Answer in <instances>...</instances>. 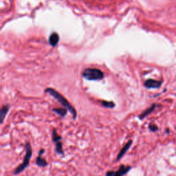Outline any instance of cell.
<instances>
[{
  "label": "cell",
  "mask_w": 176,
  "mask_h": 176,
  "mask_svg": "<svg viewBox=\"0 0 176 176\" xmlns=\"http://www.w3.org/2000/svg\"><path fill=\"white\" fill-rule=\"evenodd\" d=\"M45 92L46 93H48L50 96H52V97H54L58 102L60 103V104H61L63 106V108H66L67 110L70 112V113L72 114V118L73 119L75 120L77 116V110H75V108H74L72 105L68 102V101L65 98L63 97V95H61L59 92H58L57 90H55L53 88H49L46 89Z\"/></svg>",
  "instance_id": "1"
},
{
  "label": "cell",
  "mask_w": 176,
  "mask_h": 176,
  "mask_svg": "<svg viewBox=\"0 0 176 176\" xmlns=\"http://www.w3.org/2000/svg\"><path fill=\"white\" fill-rule=\"evenodd\" d=\"M25 149H26V154L23 158V162L21 164H19L15 170L14 171L13 174L14 175H18V174L21 173L23 172L26 168L28 167L30 164V160L31 159L32 155V149L30 142H26L25 145Z\"/></svg>",
  "instance_id": "2"
},
{
  "label": "cell",
  "mask_w": 176,
  "mask_h": 176,
  "mask_svg": "<svg viewBox=\"0 0 176 176\" xmlns=\"http://www.w3.org/2000/svg\"><path fill=\"white\" fill-rule=\"evenodd\" d=\"M82 76L88 81H101L104 78V73L98 68H86Z\"/></svg>",
  "instance_id": "3"
},
{
  "label": "cell",
  "mask_w": 176,
  "mask_h": 176,
  "mask_svg": "<svg viewBox=\"0 0 176 176\" xmlns=\"http://www.w3.org/2000/svg\"><path fill=\"white\" fill-rule=\"evenodd\" d=\"M131 169V166H126V165H121L117 171H110L106 173L105 176H124Z\"/></svg>",
  "instance_id": "4"
},
{
  "label": "cell",
  "mask_w": 176,
  "mask_h": 176,
  "mask_svg": "<svg viewBox=\"0 0 176 176\" xmlns=\"http://www.w3.org/2000/svg\"><path fill=\"white\" fill-rule=\"evenodd\" d=\"M162 82L154 79H147L144 83V86L147 89H158L161 87Z\"/></svg>",
  "instance_id": "5"
},
{
  "label": "cell",
  "mask_w": 176,
  "mask_h": 176,
  "mask_svg": "<svg viewBox=\"0 0 176 176\" xmlns=\"http://www.w3.org/2000/svg\"><path fill=\"white\" fill-rule=\"evenodd\" d=\"M44 152L45 150L43 149H41L39 151V155H38L37 158H36L35 163L38 166H39V167H46V166H47L48 165L46 160L42 158V155L44 153Z\"/></svg>",
  "instance_id": "6"
},
{
  "label": "cell",
  "mask_w": 176,
  "mask_h": 176,
  "mask_svg": "<svg viewBox=\"0 0 176 176\" xmlns=\"http://www.w3.org/2000/svg\"><path fill=\"white\" fill-rule=\"evenodd\" d=\"M132 143H133V141H132V140H129L128 142H127V144H125L124 147H123L122 148V149L120 151L119 153L118 154V155L116 157V160L119 161L120 160L123 158V157L125 155V153H126L127 152V151L129 149L131 146L132 145Z\"/></svg>",
  "instance_id": "7"
},
{
  "label": "cell",
  "mask_w": 176,
  "mask_h": 176,
  "mask_svg": "<svg viewBox=\"0 0 176 176\" xmlns=\"http://www.w3.org/2000/svg\"><path fill=\"white\" fill-rule=\"evenodd\" d=\"M155 108H156V104H155V103H153V104H152L149 107V108L146 109V110H145L144 112H142V113L140 114V115L138 116V118L140 120L144 119L145 117H147L148 115H149V114H151L152 112H153L154 110H155Z\"/></svg>",
  "instance_id": "8"
},
{
  "label": "cell",
  "mask_w": 176,
  "mask_h": 176,
  "mask_svg": "<svg viewBox=\"0 0 176 176\" xmlns=\"http://www.w3.org/2000/svg\"><path fill=\"white\" fill-rule=\"evenodd\" d=\"M9 110H10V105H6L0 109V125L3 124V121H4L5 118L8 113Z\"/></svg>",
  "instance_id": "9"
},
{
  "label": "cell",
  "mask_w": 176,
  "mask_h": 176,
  "mask_svg": "<svg viewBox=\"0 0 176 176\" xmlns=\"http://www.w3.org/2000/svg\"><path fill=\"white\" fill-rule=\"evenodd\" d=\"M59 41V34L56 33V32L52 33L51 35H50V38H49V42H50V44L53 47L57 46Z\"/></svg>",
  "instance_id": "10"
},
{
  "label": "cell",
  "mask_w": 176,
  "mask_h": 176,
  "mask_svg": "<svg viewBox=\"0 0 176 176\" xmlns=\"http://www.w3.org/2000/svg\"><path fill=\"white\" fill-rule=\"evenodd\" d=\"M52 111H53L54 113L58 114L60 117L63 118L67 115L68 110L65 108H54L53 110H52Z\"/></svg>",
  "instance_id": "11"
},
{
  "label": "cell",
  "mask_w": 176,
  "mask_h": 176,
  "mask_svg": "<svg viewBox=\"0 0 176 176\" xmlns=\"http://www.w3.org/2000/svg\"><path fill=\"white\" fill-rule=\"evenodd\" d=\"M56 144V151L58 154L61 155H64V152H63V144L61 141H59V142H55Z\"/></svg>",
  "instance_id": "12"
},
{
  "label": "cell",
  "mask_w": 176,
  "mask_h": 176,
  "mask_svg": "<svg viewBox=\"0 0 176 176\" xmlns=\"http://www.w3.org/2000/svg\"><path fill=\"white\" fill-rule=\"evenodd\" d=\"M52 141H53L54 143L59 142V141H61V139H62V137L58 134L57 130H56L55 129H54L53 131H52Z\"/></svg>",
  "instance_id": "13"
},
{
  "label": "cell",
  "mask_w": 176,
  "mask_h": 176,
  "mask_svg": "<svg viewBox=\"0 0 176 176\" xmlns=\"http://www.w3.org/2000/svg\"><path fill=\"white\" fill-rule=\"evenodd\" d=\"M101 105H102L103 107H105V108L109 109H113L115 108L116 106V104L113 102V101H103L102 102H101Z\"/></svg>",
  "instance_id": "14"
},
{
  "label": "cell",
  "mask_w": 176,
  "mask_h": 176,
  "mask_svg": "<svg viewBox=\"0 0 176 176\" xmlns=\"http://www.w3.org/2000/svg\"><path fill=\"white\" fill-rule=\"evenodd\" d=\"M149 129L152 132H155L158 131V127L155 124H154V123H150L149 125Z\"/></svg>",
  "instance_id": "15"
},
{
  "label": "cell",
  "mask_w": 176,
  "mask_h": 176,
  "mask_svg": "<svg viewBox=\"0 0 176 176\" xmlns=\"http://www.w3.org/2000/svg\"><path fill=\"white\" fill-rule=\"evenodd\" d=\"M166 134H169L170 133V131L168 130V129H166Z\"/></svg>",
  "instance_id": "16"
}]
</instances>
